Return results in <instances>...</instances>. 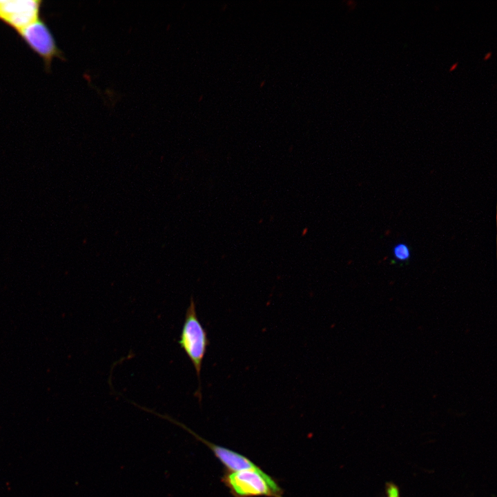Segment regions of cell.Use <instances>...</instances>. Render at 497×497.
I'll return each instance as SVG.
<instances>
[{
  "instance_id": "3",
  "label": "cell",
  "mask_w": 497,
  "mask_h": 497,
  "mask_svg": "<svg viewBox=\"0 0 497 497\" xmlns=\"http://www.w3.org/2000/svg\"><path fill=\"white\" fill-rule=\"evenodd\" d=\"M23 41L43 61L50 69L55 58H61V52L46 23L39 18L17 32Z\"/></svg>"
},
{
  "instance_id": "8",
  "label": "cell",
  "mask_w": 497,
  "mask_h": 497,
  "mask_svg": "<svg viewBox=\"0 0 497 497\" xmlns=\"http://www.w3.org/2000/svg\"><path fill=\"white\" fill-rule=\"evenodd\" d=\"M491 52H488L487 53H486L483 57L484 61L488 60L491 57Z\"/></svg>"
},
{
  "instance_id": "1",
  "label": "cell",
  "mask_w": 497,
  "mask_h": 497,
  "mask_svg": "<svg viewBox=\"0 0 497 497\" xmlns=\"http://www.w3.org/2000/svg\"><path fill=\"white\" fill-rule=\"evenodd\" d=\"M207 333L197 318L193 298L186 309L178 344L192 362L198 380L197 397L202 398L201 370L203 360L209 345Z\"/></svg>"
},
{
  "instance_id": "2",
  "label": "cell",
  "mask_w": 497,
  "mask_h": 497,
  "mask_svg": "<svg viewBox=\"0 0 497 497\" xmlns=\"http://www.w3.org/2000/svg\"><path fill=\"white\" fill-rule=\"evenodd\" d=\"M222 481L234 497H282V489L269 475L244 470L226 471Z\"/></svg>"
},
{
  "instance_id": "5",
  "label": "cell",
  "mask_w": 497,
  "mask_h": 497,
  "mask_svg": "<svg viewBox=\"0 0 497 497\" xmlns=\"http://www.w3.org/2000/svg\"><path fill=\"white\" fill-rule=\"evenodd\" d=\"M393 253L395 258L398 261L408 260L411 255L409 248L404 243L397 244L393 247Z\"/></svg>"
},
{
  "instance_id": "6",
  "label": "cell",
  "mask_w": 497,
  "mask_h": 497,
  "mask_svg": "<svg viewBox=\"0 0 497 497\" xmlns=\"http://www.w3.org/2000/svg\"><path fill=\"white\" fill-rule=\"evenodd\" d=\"M386 497H400L398 487L393 483L389 482L386 485Z\"/></svg>"
},
{
  "instance_id": "4",
  "label": "cell",
  "mask_w": 497,
  "mask_h": 497,
  "mask_svg": "<svg viewBox=\"0 0 497 497\" xmlns=\"http://www.w3.org/2000/svg\"><path fill=\"white\" fill-rule=\"evenodd\" d=\"M40 0H0V20L17 32L40 17Z\"/></svg>"
},
{
  "instance_id": "7",
  "label": "cell",
  "mask_w": 497,
  "mask_h": 497,
  "mask_svg": "<svg viewBox=\"0 0 497 497\" xmlns=\"http://www.w3.org/2000/svg\"><path fill=\"white\" fill-rule=\"evenodd\" d=\"M458 66V61H456V62H455L454 64H453L449 67V72H451V71L454 70L457 68Z\"/></svg>"
}]
</instances>
